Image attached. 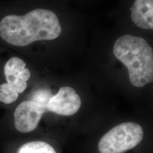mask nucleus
I'll list each match as a JSON object with an SVG mask.
<instances>
[{"label": "nucleus", "instance_id": "1", "mask_svg": "<svg viewBox=\"0 0 153 153\" xmlns=\"http://www.w3.org/2000/svg\"><path fill=\"white\" fill-rule=\"evenodd\" d=\"M62 32L59 19L51 9L37 8L24 15H8L0 22V36L4 41L23 47L38 41L58 38Z\"/></svg>", "mask_w": 153, "mask_h": 153}, {"label": "nucleus", "instance_id": "2", "mask_svg": "<svg viewBox=\"0 0 153 153\" xmlns=\"http://www.w3.org/2000/svg\"><path fill=\"white\" fill-rule=\"evenodd\" d=\"M113 52L127 68L133 86L143 87L153 82V50L146 40L131 35L123 36L115 42Z\"/></svg>", "mask_w": 153, "mask_h": 153}, {"label": "nucleus", "instance_id": "3", "mask_svg": "<svg viewBox=\"0 0 153 153\" xmlns=\"http://www.w3.org/2000/svg\"><path fill=\"white\" fill-rule=\"evenodd\" d=\"M144 135L143 128L135 122H126L115 126L99 140L100 153H123L136 147Z\"/></svg>", "mask_w": 153, "mask_h": 153}, {"label": "nucleus", "instance_id": "4", "mask_svg": "<svg viewBox=\"0 0 153 153\" xmlns=\"http://www.w3.org/2000/svg\"><path fill=\"white\" fill-rule=\"evenodd\" d=\"M46 111L45 106L34 101H23L14 112V124L17 131L28 133L35 130Z\"/></svg>", "mask_w": 153, "mask_h": 153}, {"label": "nucleus", "instance_id": "5", "mask_svg": "<svg viewBox=\"0 0 153 153\" xmlns=\"http://www.w3.org/2000/svg\"><path fill=\"white\" fill-rule=\"evenodd\" d=\"M81 104V99L73 88L62 87L56 94L51 97L46 108L61 116H72L79 111Z\"/></svg>", "mask_w": 153, "mask_h": 153}, {"label": "nucleus", "instance_id": "6", "mask_svg": "<svg viewBox=\"0 0 153 153\" xmlns=\"http://www.w3.org/2000/svg\"><path fill=\"white\" fill-rule=\"evenodd\" d=\"M4 74L7 83L19 94L26 89L30 72L22 59L17 57L9 59L4 66Z\"/></svg>", "mask_w": 153, "mask_h": 153}, {"label": "nucleus", "instance_id": "7", "mask_svg": "<svg viewBox=\"0 0 153 153\" xmlns=\"http://www.w3.org/2000/svg\"><path fill=\"white\" fill-rule=\"evenodd\" d=\"M131 4V18L134 24L143 29H153V0H133Z\"/></svg>", "mask_w": 153, "mask_h": 153}, {"label": "nucleus", "instance_id": "8", "mask_svg": "<svg viewBox=\"0 0 153 153\" xmlns=\"http://www.w3.org/2000/svg\"><path fill=\"white\" fill-rule=\"evenodd\" d=\"M18 153H56L48 143L43 141H33L26 143L19 150Z\"/></svg>", "mask_w": 153, "mask_h": 153}, {"label": "nucleus", "instance_id": "9", "mask_svg": "<svg viewBox=\"0 0 153 153\" xmlns=\"http://www.w3.org/2000/svg\"><path fill=\"white\" fill-rule=\"evenodd\" d=\"M18 97L19 93L8 83L0 85V101L7 104H11L16 100Z\"/></svg>", "mask_w": 153, "mask_h": 153}, {"label": "nucleus", "instance_id": "10", "mask_svg": "<svg viewBox=\"0 0 153 153\" xmlns=\"http://www.w3.org/2000/svg\"><path fill=\"white\" fill-rule=\"evenodd\" d=\"M51 97L52 96H51L50 91L45 90V89H41V90L36 91L33 97H32L31 100L36 101V102L41 104L42 106H45L46 108L49 99H51Z\"/></svg>", "mask_w": 153, "mask_h": 153}]
</instances>
